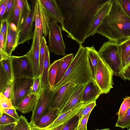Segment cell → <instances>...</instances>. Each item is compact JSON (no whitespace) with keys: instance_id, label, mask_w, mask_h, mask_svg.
I'll list each match as a JSON object with an SVG mask.
<instances>
[{"instance_id":"6da1fadb","label":"cell","mask_w":130,"mask_h":130,"mask_svg":"<svg viewBox=\"0 0 130 130\" xmlns=\"http://www.w3.org/2000/svg\"><path fill=\"white\" fill-rule=\"evenodd\" d=\"M107 0H58L63 17L62 30L82 45L95 15Z\"/></svg>"},{"instance_id":"7a4b0ae2","label":"cell","mask_w":130,"mask_h":130,"mask_svg":"<svg viewBox=\"0 0 130 130\" xmlns=\"http://www.w3.org/2000/svg\"><path fill=\"white\" fill-rule=\"evenodd\" d=\"M96 33L118 44L130 38V18L118 0H112L109 12L99 25Z\"/></svg>"},{"instance_id":"3957f363","label":"cell","mask_w":130,"mask_h":130,"mask_svg":"<svg viewBox=\"0 0 130 130\" xmlns=\"http://www.w3.org/2000/svg\"><path fill=\"white\" fill-rule=\"evenodd\" d=\"M92 79L88 59L87 48L79 45V47L63 77L53 87L56 90L70 82L75 85H86Z\"/></svg>"},{"instance_id":"277c9868","label":"cell","mask_w":130,"mask_h":130,"mask_svg":"<svg viewBox=\"0 0 130 130\" xmlns=\"http://www.w3.org/2000/svg\"><path fill=\"white\" fill-rule=\"evenodd\" d=\"M118 44L109 40L103 43L98 52L101 58L111 70L113 75L119 76L122 62Z\"/></svg>"},{"instance_id":"5b68a950","label":"cell","mask_w":130,"mask_h":130,"mask_svg":"<svg viewBox=\"0 0 130 130\" xmlns=\"http://www.w3.org/2000/svg\"><path fill=\"white\" fill-rule=\"evenodd\" d=\"M34 78L26 77L18 78L13 81L11 100L16 108L20 103L31 93Z\"/></svg>"},{"instance_id":"8992f818","label":"cell","mask_w":130,"mask_h":130,"mask_svg":"<svg viewBox=\"0 0 130 130\" xmlns=\"http://www.w3.org/2000/svg\"><path fill=\"white\" fill-rule=\"evenodd\" d=\"M113 75L111 70L100 57L96 71L95 82L102 94L108 93L113 88Z\"/></svg>"},{"instance_id":"52a82bcc","label":"cell","mask_w":130,"mask_h":130,"mask_svg":"<svg viewBox=\"0 0 130 130\" xmlns=\"http://www.w3.org/2000/svg\"><path fill=\"white\" fill-rule=\"evenodd\" d=\"M80 85H75L70 82L54 90L52 99L48 108L59 109L61 111Z\"/></svg>"},{"instance_id":"ba28073f","label":"cell","mask_w":130,"mask_h":130,"mask_svg":"<svg viewBox=\"0 0 130 130\" xmlns=\"http://www.w3.org/2000/svg\"><path fill=\"white\" fill-rule=\"evenodd\" d=\"M48 47L51 52L60 56H66V48L63 41L60 27L51 19L50 22Z\"/></svg>"},{"instance_id":"9c48e42d","label":"cell","mask_w":130,"mask_h":130,"mask_svg":"<svg viewBox=\"0 0 130 130\" xmlns=\"http://www.w3.org/2000/svg\"><path fill=\"white\" fill-rule=\"evenodd\" d=\"M51 19L40 0H35L33 20L35 22V29L39 32L41 37L43 34L46 37L49 34Z\"/></svg>"},{"instance_id":"30bf717a","label":"cell","mask_w":130,"mask_h":130,"mask_svg":"<svg viewBox=\"0 0 130 130\" xmlns=\"http://www.w3.org/2000/svg\"><path fill=\"white\" fill-rule=\"evenodd\" d=\"M54 90L50 87L42 88L38 94V99L33 110L29 123L34 124L48 108Z\"/></svg>"},{"instance_id":"8fae6325","label":"cell","mask_w":130,"mask_h":130,"mask_svg":"<svg viewBox=\"0 0 130 130\" xmlns=\"http://www.w3.org/2000/svg\"><path fill=\"white\" fill-rule=\"evenodd\" d=\"M10 56L14 79L22 77L34 78L31 63L27 54L21 56Z\"/></svg>"},{"instance_id":"7c38bea8","label":"cell","mask_w":130,"mask_h":130,"mask_svg":"<svg viewBox=\"0 0 130 130\" xmlns=\"http://www.w3.org/2000/svg\"><path fill=\"white\" fill-rule=\"evenodd\" d=\"M41 38L39 33L34 29L31 47L26 54L31 63L34 77L40 76L39 53Z\"/></svg>"},{"instance_id":"4fadbf2b","label":"cell","mask_w":130,"mask_h":130,"mask_svg":"<svg viewBox=\"0 0 130 130\" xmlns=\"http://www.w3.org/2000/svg\"><path fill=\"white\" fill-rule=\"evenodd\" d=\"M31 11L28 14L20 33L19 45L32 39L33 37V15L35 1H32Z\"/></svg>"},{"instance_id":"5bb4252c","label":"cell","mask_w":130,"mask_h":130,"mask_svg":"<svg viewBox=\"0 0 130 130\" xmlns=\"http://www.w3.org/2000/svg\"><path fill=\"white\" fill-rule=\"evenodd\" d=\"M112 0H107L99 9L95 15L86 35V38L96 33L97 30L105 17L110 10Z\"/></svg>"},{"instance_id":"9a60e30c","label":"cell","mask_w":130,"mask_h":130,"mask_svg":"<svg viewBox=\"0 0 130 130\" xmlns=\"http://www.w3.org/2000/svg\"><path fill=\"white\" fill-rule=\"evenodd\" d=\"M20 32L14 24L8 23V33L4 50V52L8 55H11L12 52L19 45Z\"/></svg>"},{"instance_id":"2e32d148","label":"cell","mask_w":130,"mask_h":130,"mask_svg":"<svg viewBox=\"0 0 130 130\" xmlns=\"http://www.w3.org/2000/svg\"><path fill=\"white\" fill-rule=\"evenodd\" d=\"M85 104L82 102H80L68 111L60 114L52 123L46 128L47 130H51L61 124L65 123L77 115Z\"/></svg>"},{"instance_id":"e0dca14e","label":"cell","mask_w":130,"mask_h":130,"mask_svg":"<svg viewBox=\"0 0 130 130\" xmlns=\"http://www.w3.org/2000/svg\"><path fill=\"white\" fill-rule=\"evenodd\" d=\"M102 94L95 81L92 80L87 84L84 89L81 102L86 104L96 100Z\"/></svg>"},{"instance_id":"ac0fdd59","label":"cell","mask_w":130,"mask_h":130,"mask_svg":"<svg viewBox=\"0 0 130 130\" xmlns=\"http://www.w3.org/2000/svg\"><path fill=\"white\" fill-rule=\"evenodd\" d=\"M50 18L57 23L63 24V17L61 10L55 0H40Z\"/></svg>"},{"instance_id":"d6986e66","label":"cell","mask_w":130,"mask_h":130,"mask_svg":"<svg viewBox=\"0 0 130 130\" xmlns=\"http://www.w3.org/2000/svg\"><path fill=\"white\" fill-rule=\"evenodd\" d=\"M60 112V110L59 109L47 108L36 123L33 125L39 128H46L52 123L58 117Z\"/></svg>"},{"instance_id":"ffe728a7","label":"cell","mask_w":130,"mask_h":130,"mask_svg":"<svg viewBox=\"0 0 130 130\" xmlns=\"http://www.w3.org/2000/svg\"><path fill=\"white\" fill-rule=\"evenodd\" d=\"M38 97V94L31 93L24 99L15 108L23 114L32 111L37 102Z\"/></svg>"},{"instance_id":"44dd1931","label":"cell","mask_w":130,"mask_h":130,"mask_svg":"<svg viewBox=\"0 0 130 130\" xmlns=\"http://www.w3.org/2000/svg\"><path fill=\"white\" fill-rule=\"evenodd\" d=\"M86 85H80L75 90L61 110L60 114L67 112L81 102L84 89Z\"/></svg>"},{"instance_id":"7402d4cb","label":"cell","mask_w":130,"mask_h":130,"mask_svg":"<svg viewBox=\"0 0 130 130\" xmlns=\"http://www.w3.org/2000/svg\"><path fill=\"white\" fill-rule=\"evenodd\" d=\"M88 52V59L92 79L95 81V75L100 57L94 46L86 47Z\"/></svg>"},{"instance_id":"603a6c76","label":"cell","mask_w":130,"mask_h":130,"mask_svg":"<svg viewBox=\"0 0 130 130\" xmlns=\"http://www.w3.org/2000/svg\"><path fill=\"white\" fill-rule=\"evenodd\" d=\"M74 56L73 54H71L60 59L57 74L54 85L58 83L63 77L73 59Z\"/></svg>"},{"instance_id":"cb8c5ba5","label":"cell","mask_w":130,"mask_h":130,"mask_svg":"<svg viewBox=\"0 0 130 130\" xmlns=\"http://www.w3.org/2000/svg\"><path fill=\"white\" fill-rule=\"evenodd\" d=\"M20 12V19L18 30L21 32L22 27L31 8L27 0H17Z\"/></svg>"},{"instance_id":"d4e9b609","label":"cell","mask_w":130,"mask_h":130,"mask_svg":"<svg viewBox=\"0 0 130 130\" xmlns=\"http://www.w3.org/2000/svg\"><path fill=\"white\" fill-rule=\"evenodd\" d=\"M51 64L49 50L47 44L45 47V57L42 73L41 76L42 88L50 87L48 81V73Z\"/></svg>"},{"instance_id":"484cf974","label":"cell","mask_w":130,"mask_h":130,"mask_svg":"<svg viewBox=\"0 0 130 130\" xmlns=\"http://www.w3.org/2000/svg\"><path fill=\"white\" fill-rule=\"evenodd\" d=\"M0 64L2 66L10 81L13 82L14 78L10 56L8 55L4 52L0 51Z\"/></svg>"},{"instance_id":"4316f807","label":"cell","mask_w":130,"mask_h":130,"mask_svg":"<svg viewBox=\"0 0 130 130\" xmlns=\"http://www.w3.org/2000/svg\"><path fill=\"white\" fill-rule=\"evenodd\" d=\"M60 59L54 61L50 65L48 73V81L50 87L53 89L57 75Z\"/></svg>"},{"instance_id":"83f0119b","label":"cell","mask_w":130,"mask_h":130,"mask_svg":"<svg viewBox=\"0 0 130 130\" xmlns=\"http://www.w3.org/2000/svg\"><path fill=\"white\" fill-rule=\"evenodd\" d=\"M118 48L122 63L130 55V38L119 44Z\"/></svg>"},{"instance_id":"f1b7e54d","label":"cell","mask_w":130,"mask_h":130,"mask_svg":"<svg viewBox=\"0 0 130 130\" xmlns=\"http://www.w3.org/2000/svg\"><path fill=\"white\" fill-rule=\"evenodd\" d=\"M115 126L123 129L126 128L128 130L130 128V107L123 115L118 119Z\"/></svg>"},{"instance_id":"f546056e","label":"cell","mask_w":130,"mask_h":130,"mask_svg":"<svg viewBox=\"0 0 130 130\" xmlns=\"http://www.w3.org/2000/svg\"><path fill=\"white\" fill-rule=\"evenodd\" d=\"M20 19V10L17 0H16L13 10L9 17L7 20L8 23L14 24L18 29Z\"/></svg>"},{"instance_id":"4dcf8cb0","label":"cell","mask_w":130,"mask_h":130,"mask_svg":"<svg viewBox=\"0 0 130 130\" xmlns=\"http://www.w3.org/2000/svg\"><path fill=\"white\" fill-rule=\"evenodd\" d=\"M46 44L47 42L45 37L42 36L40 41L39 53V66L40 76L41 75L42 72L45 57V47Z\"/></svg>"},{"instance_id":"1f68e13d","label":"cell","mask_w":130,"mask_h":130,"mask_svg":"<svg viewBox=\"0 0 130 130\" xmlns=\"http://www.w3.org/2000/svg\"><path fill=\"white\" fill-rule=\"evenodd\" d=\"M11 81L2 66L0 64V93L2 92Z\"/></svg>"},{"instance_id":"d6a6232c","label":"cell","mask_w":130,"mask_h":130,"mask_svg":"<svg viewBox=\"0 0 130 130\" xmlns=\"http://www.w3.org/2000/svg\"><path fill=\"white\" fill-rule=\"evenodd\" d=\"M78 114L65 123L61 130H75L78 126L79 120Z\"/></svg>"},{"instance_id":"836d02e7","label":"cell","mask_w":130,"mask_h":130,"mask_svg":"<svg viewBox=\"0 0 130 130\" xmlns=\"http://www.w3.org/2000/svg\"><path fill=\"white\" fill-rule=\"evenodd\" d=\"M18 120L6 113L0 111V125H5L17 122Z\"/></svg>"},{"instance_id":"e575fe53","label":"cell","mask_w":130,"mask_h":130,"mask_svg":"<svg viewBox=\"0 0 130 130\" xmlns=\"http://www.w3.org/2000/svg\"><path fill=\"white\" fill-rule=\"evenodd\" d=\"M130 107V96L124 98V100L120 107L119 111L116 115L118 116V119L122 117Z\"/></svg>"},{"instance_id":"d590c367","label":"cell","mask_w":130,"mask_h":130,"mask_svg":"<svg viewBox=\"0 0 130 130\" xmlns=\"http://www.w3.org/2000/svg\"><path fill=\"white\" fill-rule=\"evenodd\" d=\"M96 101L85 104L80 112L78 113L79 119L82 117L90 115L91 111L96 105Z\"/></svg>"},{"instance_id":"8d00e7d4","label":"cell","mask_w":130,"mask_h":130,"mask_svg":"<svg viewBox=\"0 0 130 130\" xmlns=\"http://www.w3.org/2000/svg\"><path fill=\"white\" fill-rule=\"evenodd\" d=\"M14 108L11 100L5 97L2 93H0V110L6 109Z\"/></svg>"},{"instance_id":"74e56055","label":"cell","mask_w":130,"mask_h":130,"mask_svg":"<svg viewBox=\"0 0 130 130\" xmlns=\"http://www.w3.org/2000/svg\"><path fill=\"white\" fill-rule=\"evenodd\" d=\"M17 124L19 130H31L29 123L25 117L22 115L20 116Z\"/></svg>"},{"instance_id":"f35d334b","label":"cell","mask_w":130,"mask_h":130,"mask_svg":"<svg viewBox=\"0 0 130 130\" xmlns=\"http://www.w3.org/2000/svg\"><path fill=\"white\" fill-rule=\"evenodd\" d=\"M42 88L41 76L35 77L31 93L38 94Z\"/></svg>"},{"instance_id":"ab89813d","label":"cell","mask_w":130,"mask_h":130,"mask_svg":"<svg viewBox=\"0 0 130 130\" xmlns=\"http://www.w3.org/2000/svg\"><path fill=\"white\" fill-rule=\"evenodd\" d=\"M0 32L3 35L5 46L8 31V23L7 20L6 19L2 20L0 22Z\"/></svg>"},{"instance_id":"60d3db41","label":"cell","mask_w":130,"mask_h":130,"mask_svg":"<svg viewBox=\"0 0 130 130\" xmlns=\"http://www.w3.org/2000/svg\"><path fill=\"white\" fill-rule=\"evenodd\" d=\"M16 0H8L4 19L7 20L13 10Z\"/></svg>"},{"instance_id":"b9f144b4","label":"cell","mask_w":130,"mask_h":130,"mask_svg":"<svg viewBox=\"0 0 130 130\" xmlns=\"http://www.w3.org/2000/svg\"><path fill=\"white\" fill-rule=\"evenodd\" d=\"M89 115H88L79 119L77 130H87V123Z\"/></svg>"},{"instance_id":"7bdbcfd3","label":"cell","mask_w":130,"mask_h":130,"mask_svg":"<svg viewBox=\"0 0 130 130\" xmlns=\"http://www.w3.org/2000/svg\"><path fill=\"white\" fill-rule=\"evenodd\" d=\"M123 9L130 18V0H118Z\"/></svg>"},{"instance_id":"ee69618b","label":"cell","mask_w":130,"mask_h":130,"mask_svg":"<svg viewBox=\"0 0 130 130\" xmlns=\"http://www.w3.org/2000/svg\"><path fill=\"white\" fill-rule=\"evenodd\" d=\"M13 82L11 81L2 93L6 97L11 100L12 90Z\"/></svg>"},{"instance_id":"f6af8a7d","label":"cell","mask_w":130,"mask_h":130,"mask_svg":"<svg viewBox=\"0 0 130 130\" xmlns=\"http://www.w3.org/2000/svg\"><path fill=\"white\" fill-rule=\"evenodd\" d=\"M0 111L4 112L18 120L19 119L20 116H18L15 108L6 109L0 110Z\"/></svg>"},{"instance_id":"bcb514c9","label":"cell","mask_w":130,"mask_h":130,"mask_svg":"<svg viewBox=\"0 0 130 130\" xmlns=\"http://www.w3.org/2000/svg\"><path fill=\"white\" fill-rule=\"evenodd\" d=\"M119 76L123 80L130 81V64L120 74Z\"/></svg>"},{"instance_id":"7dc6e473","label":"cell","mask_w":130,"mask_h":130,"mask_svg":"<svg viewBox=\"0 0 130 130\" xmlns=\"http://www.w3.org/2000/svg\"><path fill=\"white\" fill-rule=\"evenodd\" d=\"M17 122L10 124L0 125V130H14Z\"/></svg>"},{"instance_id":"c3c4849f","label":"cell","mask_w":130,"mask_h":130,"mask_svg":"<svg viewBox=\"0 0 130 130\" xmlns=\"http://www.w3.org/2000/svg\"><path fill=\"white\" fill-rule=\"evenodd\" d=\"M130 64V55L125 60L122 62L120 74ZM119 74V75H120Z\"/></svg>"},{"instance_id":"681fc988","label":"cell","mask_w":130,"mask_h":130,"mask_svg":"<svg viewBox=\"0 0 130 130\" xmlns=\"http://www.w3.org/2000/svg\"><path fill=\"white\" fill-rule=\"evenodd\" d=\"M5 44L3 35L0 32V51L4 52Z\"/></svg>"},{"instance_id":"f907efd6","label":"cell","mask_w":130,"mask_h":130,"mask_svg":"<svg viewBox=\"0 0 130 130\" xmlns=\"http://www.w3.org/2000/svg\"><path fill=\"white\" fill-rule=\"evenodd\" d=\"M64 124H61L50 130H61Z\"/></svg>"},{"instance_id":"816d5d0a","label":"cell","mask_w":130,"mask_h":130,"mask_svg":"<svg viewBox=\"0 0 130 130\" xmlns=\"http://www.w3.org/2000/svg\"><path fill=\"white\" fill-rule=\"evenodd\" d=\"M95 130H110L109 128L101 129H96Z\"/></svg>"},{"instance_id":"f5cc1de1","label":"cell","mask_w":130,"mask_h":130,"mask_svg":"<svg viewBox=\"0 0 130 130\" xmlns=\"http://www.w3.org/2000/svg\"><path fill=\"white\" fill-rule=\"evenodd\" d=\"M14 130H19L18 127V126L17 125V124Z\"/></svg>"},{"instance_id":"db71d44e","label":"cell","mask_w":130,"mask_h":130,"mask_svg":"<svg viewBox=\"0 0 130 130\" xmlns=\"http://www.w3.org/2000/svg\"><path fill=\"white\" fill-rule=\"evenodd\" d=\"M77 127H78V126L75 129V130H77Z\"/></svg>"},{"instance_id":"11a10c76","label":"cell","mask_w":130,"mask_h":130,"mask_svg":"<svg viewBox=\"0 0 130 130\" xmlns=\"http://www.w3.org/2000/svg\"><path fill=\"white\" fill-rule=\"evenodd\" d=\"M128 130H130V128H129Z\"/></svg>"}]
</instances>
